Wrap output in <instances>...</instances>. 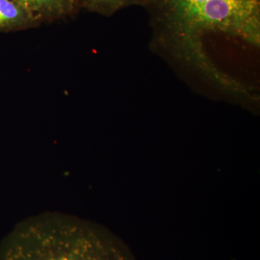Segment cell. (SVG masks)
Returning a JSON list of instances; mask_svg holds the SVG:
<instances>
[{
  "label": "cell",
  "mask_w": 260,
  "mask_h": 260,
  "mask_svg": "<svg viewBox=\"0 0 260 260\" xmlns=\"http://www.w3.org/2000/svg\"><path fill=\"white\" fill-rule=\"evenodd\" d=\"M158 42L214 80L227 79L208 59L203 41L224 35L259 45L260 0H145Z\"/></svg>",
  "instance_id": "obj_1"
},
{
  "label": "cell",
  "mask_w": 260,
  "mask_h": 260,
  "mask_svg": "<svg viewBox=\"0 0 260 260\" xmlns=\"http://www.w3.org/2000/svg\"><path fill=\"white\" fill-rule=\"evenodd\" d=\"M0 260H135L120 238L101 224L47 212L23 220L0 244Z\"/></svg>",
  "instance_id": "obj_2"
},
{
  "label": "cell",
  "mask_w": 260,
  "mask_h": 260,
  "mask_svg": "<svg viewBox=\"0 0 260 260\" xmlns=\"http://www.w3.org/2000/svg\"><path fill=\"white\" fill-rule=\"evenodd\" d=\"M41 24L73 16L80 9L79 0H14Z\"/></svg>",
  "instance_id": "obj_3"
},
{
  "label": "cell",
  "mask_w": 260,
  "mask_h": 260,
  "mask_svg": "<svg viewBox=\"0 0 260 260\" xmlns=\"http://www.w3.org/2000/svg\"><path fill=\"white\" fill-rule=\"evenodd\" d=\"M39 26L41 24L14 0H0V32L23 31Z\"/></svg>",
  "instance_id": "obj_4"
},
{
  "label": "cell",
  "mask_w": 260,
  "mask_h": 260,
  "mask_svg": "<svg viewBox=\"0 0 260 260\" xmlns=\"http://www.w3.org/2000/svg\"><path fill=\"white\" fill-rule=\"evenodd\" d=\"M145 0H79L80 9L86 10L91 13L104 16H112L116 12L132 6H143Z\"/></svg>",
  "instance_id": "obj_5"
}]
</instances>
